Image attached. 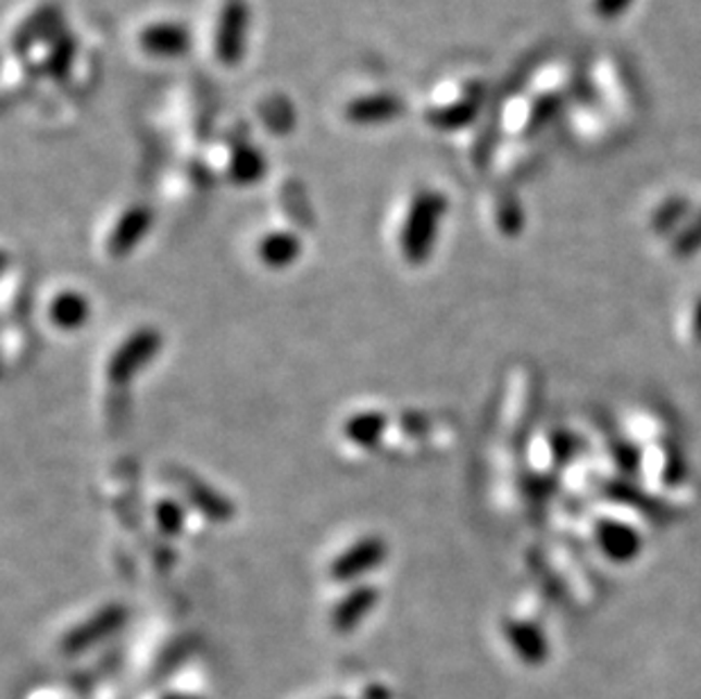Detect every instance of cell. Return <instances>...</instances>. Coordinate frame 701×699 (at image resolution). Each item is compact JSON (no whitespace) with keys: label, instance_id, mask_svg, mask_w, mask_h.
<instances>
[{"label":"cell","instance_id":"cell-1","mask_svg":"<svg viewBox=\"0 0 701 699\" xmlns=\"http://www.w3.org/2000/svg\"><path fill=\"white\" fill-rule=\"evenodd\" d=\"M448 210V200L438 191L415 194L404 219L400 235V248L409 264H423L431 252L434 239L438 235L440 219Z\"/></svg>","mask_w":701,"mask_h":699},{"label":"cell","instance_id":"cell-2","mask_svg":"<svg viewBox=\"0 0 701 699\" xmlns=\"http://www.w3.org/2000/svg\"><path fill=\"white\" fill-rule=\"evenodd\" d=\"M162 348V336L158 329L143 327L137 329L129 339H125L118 350L114 352L108 375L114 384H125L129 379H135L143 366H148L154 359V354Z\"/></svg>","mask_w":701,"mask_h":699},{"label":"cell","instance_id":"cell-3","mask_svg":"<svg viewBox=\"0 0 701 699\" xmlns=\"http://www.w3.org/2000/svg\"><path fill=\"white\" fill-rule=\"evenodd\" d=\"M250 10L246 0H227L216 25V58L225 66H239L246 53Z\"/></svg>","mask_w":701,"mask_h":699},{"label":"cell","instance_id":"cell-4","mask_svg":"<svg viewBox=\"0 0 701 699\" xmlns=\"http://www.w3.org/2000/svg\"><path fill=\"white\" fill-rule=\"evenodd\" d=\"M386 559V542L381 538H363L348 548L339 559H334L329 575L334 582L350 584L361 577H366L371 571Z\"/></svg>","mask_w":701,"mask_h":699},{"label":"cell","instance_id":"cell-5","mask_svg":"<svg viewBox=\"0 0 701 699\" xmlns=\"http://www.w3.org/2000/svg\"><path fill=\"white\" fill-rule=\"evenodd\" d=\"M139 46L152 58H181L191 50V33L181 23H152L141 30Z\"/></svg>","mask_w":701,"mask_h":699},{"label":"cell","instance_id":"cell-6","mask_svg":"<svg viewBox=\"0 0 701 699\" xmlns=\"http://www.w3.org/2000/svg\"><path fill=\"white\" fill-rule=\"evenodd\" d=\"M404 112V102L396 93H368L348 102L346 118L354 125L391 123Z\"/></svg>","mask_w":701,"mask_h":699},{"label":"cell","instance_id":"cell-7","mask_svg":"<svg viewBox=\"0 0 701 699\" xmlns=\"http://www.w3.org/2000/svg\"><path fill=\"white\" fill-rule=\"evenodd\" d=\"M150 227H152V212L148 210V207L146 204L129 207V210L123 212L121 219L116 221L112 235L108 239V250L114 257L129 254L148 235Z\"/></svg>","mask_w":701,"mask_h":699},{"label":"cell","instance_id":"cell-8","mask_svg":"<svg viewBox=\"0 0 701 699\" xmlns=\"http://www.w3.org/2000/svg\"><path fill=\"white\" fill-rule=\"evenodd\" d=\"M266 158L262 154L256 146L250 143H241L234 148L229 164H227V175L234 185L239 187H250L262 183L264 175H266Z\"/></svg>","mask_w":701,"mask_h":699},{"label":"cell","instance_id":"cell-9","mask_svg":"<svg viewBox=\"0 0 701 699\" xmlns=\"http://www.w3.org/2000/svg\"><path fill=\"white\" fill-rule=\"evenodd\" d=\"M89 300L77 291H62L48 307V319L60 329H77L89 321Z\"/></svg>","mask_w":701,"mask_h":699},{"label":"cell","instance_id":"cell-10","mask_svg":"<svg viewBox=\"0 0 701 699\" xmlns=\"http://www.w3.org/2000/svg\"><path fill=\"white\" fill-rule=\"evenodd\" d=\"M256 252L268 269H287L300 257L302 244L293 232H271L259 244Z\"/></svg>","mask_w":701,"mask_h":699},{"label":"cell","instance_id":"cell-11","mask_svg":"<svg viewBox=\"0 0 701 699\" xmlns=\"http://www.w3.org/2000/svg\"><path fill=\"white\" fill-rule=\"evenodd\" d=\"M377 602V590L373 586H356L334 609V625L341 632L356 627L361 617H366Z\"/></svg>","mask_w":701,"mask_h":699},{"label":"cell","instance_id":"cell-12","mask_svg":"<svg viewBox=\"0 0 701 699\" xmlns=\"http://www.w3.org/2000/svg\"><path fill=\"white\" fill-rule=\"evenodd\" d=\"M123 617H125V611L116 609V607L100 611L93 620H89L85 627L73 632L66 638V647H68V650H83V647H89L93 640H98L102 636L112 634L114 629H118V625L123 623Z\"/></svg>","mask_w":701,"mask_h":699},{"label":"cell","instance_id":"cell-13","mask_svg":"<svg viewBox=\"0 0 701 699\" xmlns=\"http://www.w3.org/2000/svg\"><path fill=\"white\" fill-rule=\"evenodd\" d=\"M479 102L481 100L477 96L459 100V102H452V105L431 110L427 114V121L436 129H443V133H450V129H461V127L471 125L477 118V114H479Z\"/></svg>","mask_w":701,"mask_h":699},{"label":"cell","instance_id":"cell-14","mask_svg":"<svg viewBox=\"0 0 701 699\" xmlns=\"http://www.w3.org/2000/svg\"><path fill=\"white\" fill-rule=\"evenodd\" d=\"M384 423H386V419L381 416V413H375V411L359 413V416H354L348 423L346 434H348L350 441H354L356 446L368 448V446H373L377 441V438L381 436Z\"/></svg>","mask_w":701,"mask_h":699},{"label":"cell","instance_id":"cell-15","mask_svg":"<svg viewBox=\"0 0 701 699\" xmlns=\"http://www.w3.org/2000/svg\"><path fill=\"white\" fill-rule=\"evenodd\" d=\"M75 37L71 35H58L53 50H50L48 58H46V71L50 77H55V80H64L71 71V64L75 60Z\"/></svg>","mask_w":701,"mask_h":699},{"label":"cell","instance_id":"cell-16","mask_svg":"<svg viewBox=\"0 0 701 699\" xmlns=\"http://www.w3.org/2000/svg\"><path fill=\"white\" fill-rule=\"evenodd\" d=\"M556 110H559V100H556V98H552V96L542 98V100L538 102V105L534 108V112H531L529 129H538V127H542L544 123H550V121H552V116L556 114Z\"/></svg>","mask_w":701,"mask_h":699},{"label":"cell","instance_id":"cell-17","mask_svg":"<svg viewBox=\"0 0 701 699\" xmlns=\"http://www.w3.org/2000/svg\"><path fill=\"white\" fill-rule=\"evenodd\" d=\"M629 3L631 0H594V14L611 21V18H617L619 14H625Z\"/></svg>","mask_w":701,"mask_h":699}]
</instances>
